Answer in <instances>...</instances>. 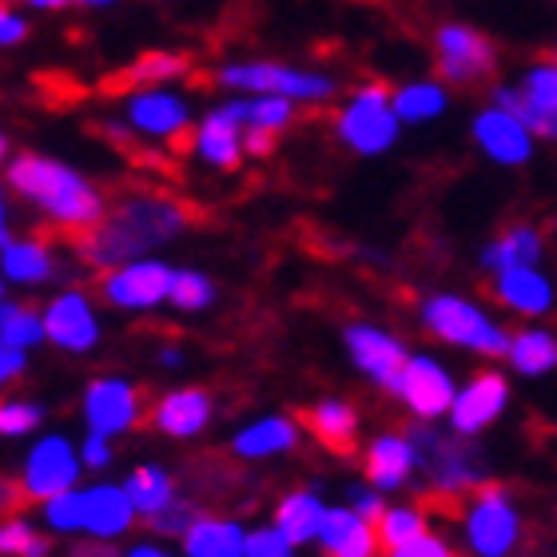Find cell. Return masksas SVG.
I'll list each match as a JSON object with an SVG mask.
<instances>
[{"instance_id":"8fae6325","label":"cell","mask_w":557,"mask_h":557,"mask_svg":"<svg viewBox=\"0 0 557 557\" xmlns=\"http://www.w3.org/2000/svg\"><path fill=\"white\" fill-rule=\"evenodd\" d=\"M84 474L88 470H84L81 458V442L69 438L64 430H40L21 458L16 486H21V498L28 506H40V502L57 498L64 490L81 486Z\"/></svg>"},{"instance_id":"db71d44e","label":"cell","mask_w":557,"mask_h":557,"mask_svg":"<svg viewBox=\"0 0 557 557\" xmlns=\"http://www.w3.org/2000/svg\"><path fill=\"white\" fill-rule=\"evenodd\" d=\"M21 502H24L21 486H16V482H9V478H0V513H12Z\"/></svg>"},{"instance_id":"e575fe53","label":"cell","mask_w":557,"mask_h":557,"mask_svg":"<svg viewBox=\"0 0 557 557\" xmlns=\"http://www.w3.org/2000/svg\"><path fill=\"white\" fill-rule=\"evenodd\" d=\"M191 76V60L184 52H172V48H151V52H139L128 69L120 72L124 88H148V84H175Z\"/></svg>"},{"instance_id":"d4e9b609","label":"cell","mask_w":557,"mask_h":557,"mask_svg":"<svg viewBox=\"0 0 557 557\" xmlns=\"http://www.w3.org/2000/svg\"><path fill=\"white\" fill-rule=\"evenodd\" d=\"M319 554L323 557H383V542H379V525L371 518H362L359 510H350L347 502L331 506L319 530Z\"/></svg>"},{"instance_id":"ac0fdd59","label":"cell","mask_w":557,"mask_h":557,"mask_svg":"<svg viewBox=\"0 0 557 557\" xmlns=\"http://www.w3.org/2000/svg\"><path fill=\"white\" fill-rule=\"evenodd\" d=\"M470 144L494 168H506V172H518L537 156V136L525 128V120L513 116L510 108L494 104V100H486L470 116Z\"/></svg>"},{"instance_id":"f907efd6","label":"cell","mask_w":557,"mask_h":557,"mask_svg":"<svg viewBox=\"0 0 557 557\" xmlns=\"http://www.w3.org/2000/svg\"><path fill=\"white\" fill-rule=\"evenodd\" d=\"M120 549L112 542H92V537H76V546L69 549V557H116Z\"/></svg>"},{"instance_id":"836d02e7","label":"cell","mask_w":557,"mask_h":557,"mask_svg":"<svg viewBox=\"0 0 557 557\" xmlns=\"http://www.w3.org/2000/svg\"><path fill=\"white\" fill-rule=\"evenodd\" d=\"M0 557H57V534L40 518L0 513Z\"/></svg>"},{"instance_id":"5bb4252c","label":"cell","mask_w":557,"mask_h":557,"mask_svg":"<svg viewBox=\"0 0 557 557\" xmlns=\"http://www.w3.org/2000/svg\"><path fill=\"white\" fill-rule=\"evenodd\" d=\"M45 311V343L60 355H92L104 343V319H100V299L84 287H60L52 299L40 307Z\"/></svg>"},{"instance_id":"4dcf8cb0","label":"cell","mask_w":557,"mask_h":557,"mask_svg":"<svg viewBox=\"0 0 557 557\" xmlns=\"http://www.w3.org/2000/svg\"><path fill=\"white\" fill-rule=\"evenodd\" d=\"M454 88L442 76H414L395 88V112L407 128H426L434 120H442L454 104Z\"/></svg>"},{"instance_id":"cb8c5ba5","label":"cell","mask_w":557,"mask_h":557,"mask_svg":"<svg viewBox=\"0 0 557 557\" xmlns=\"http://www.w3.org/2000/svg\"><path fill=\"white\" fill-rule=\"evenodd\" d=\"M0 275L9 278V287H48L64 275L57 247L48 235H12L9 244L0 247Z\"/></svg>"},{"instance_id":"484cf974","label":"cell","mask_w":557,"mask_h":557,"mask_svg":"<svg viewBox=\"0 0 557 557\" xmlns=\"http://www.w3.org/2000/svg\"><path fill=\"white\" fill-rule=\"evenodd\" d=\"M302 430H307L323 450L343 454V458H347V454L359 450L362 418H359V407H355L350 398L326 395V398H319V403L307 407V414H302Z\"/></svg>"},{"instance_id":"74e56055","label":"cell","mask_w":557,"mask_h":557,"mask_svg":"<svg viewBox=\"0 0 557 557\" xmlns=\"http://www.w3.org/2000/svg\"><path fill=\"white\" fill-rule=\"evenodd\" d=\"M220 299V287H215V278L208 271L199 268H175L172 275V295H168V307L175 314H203L215 307Z\"/></svg>"},{"instance_id":"52a82bcc","label":"cell","mask_w":557,"mask_h":557,"mask_svg":"<svg viewBox=\"0 0 557 557\" xmlns=\"http://www.w3.org/2000/svg\"><path fill=\"white\" fill-rule=\"evenodd\" d=\"M331 128H335V139L350 156L379 160V156L398 148L407 124H403L395 112V88L383 81H367L343 96V104L335 108V124H331Z\"/></svg>"},{"instance_id":"ba28073f","label":"cell","mask_w":557,"mask_h":557,"mask_svg":"<svg viewBox=\"0 0 557 557\" xmlns=\"http://www.w3.org/2000/svg\"><path fill=\"white\" fill-rule=\"evenodd\" d=\"M458 525H462V546L470 557H513L525 542L522 506L513 498V490L494 478H486L470 498H462Z\"/></svg>"},{"instance_id":"680465c9","label":"cell","mask_w":557,"mask_h":557,"mask_svg":"<svg viewBox=\"0 0 557 557\" xmlns=\"http://www.w3.org/2000/svg\"><path fill=\"white\" fill-rule=\"evenodd\" d=\"M4 299H9V278L0 275V302H4Z\"/></svg>"},{"instance_id":"603a6c76","label":"cell","mask_w":557,"mask_h":557,"mask_svg":"<svg viewBox=\"0 0 557 557\" xmlns=\"http://www.w3.org/2000/svg\"><path fill=\"white\" fill-rule=\"evenodd\" d=\"M302 442V418L295 414H259L244 426H235V434L227 438V450L239 462H275L287 454L299 450Z\"/></svg>"},{"instance_id":"8d00e7d4","label":"cell","mask_w":557,"mask_h":557,"mask_svg":"<svg viewBox=\"0 0 557 557\" xmlns=\"http://www.w3.org/2000/svg\"><path fill=\"white\" fill-rule=\"evenodd\" d=\"M490 100L502 108H510L513 116L525 120V128L534 132L537 144H557V112H549V108L534 104V100H525L522 88H518V81H494V88H490Z\"/></svg>"},{"instance_id":"816d5d0a","label":"cell","mask_w":557,"mask_h":557,"mask_svg":"<svg viewBox=\"0 0 557 557\" xmlns=\"http://www.w3.org/2000/svg\"><path fill=\"white\" fill-rule=\"evenodd\" d=\"M156 367H160V371H184V367H187V350L175 347V343H163V347L156 350Z\"/></svg>"},{"instance_id":"8992f818","label":"cell","mask_w":557,"mask_h":557,"mask_svg":"<svg viewBox=\"0 0 557 557\" xmlns=\"http://www.w3.org/2000/svg\"><path fill=\"white\" fill-rule=\"evenodd\" d=\"M410 438L418 446V478L426 482L430 498L462 502L490 478L474 438H462L454 430L450 434H438L434 422L410 426Z\"/></svg>"},{"instance_id":"9f6ffc18","label":"cell","mask_w":557,"mask_h":557,"mask_svg":"<svg viewBox=\"0 0 557 557\" xmlns=\"http://www.w3.org/2000/svg\"><path fill=\"white\" fill-rule=\"evenodd\" d=\"M12 160V139H9V132L0 128V168Z\"/></svg>"},{"instance_id":"f5cc1de1","label":"cell","mask_w":557,"mask_h":557,"mask_svg":"<svg viewBox=\"0 0 557 557\" xmlns=\"http://www.w3.org/2000/svg\"><path fill=\"white\" fill-rule=\"evenodd\" d=\"M12 239V191L9 184L0 180V247Z\"/></svg>"},{"instance_id":"ee69618b","label":"cell","mask_w":557,"mask_h":557,"mask_svg":"<svg viewBox=\"0 0 557 557\" xmlns=\"http://www.w3.org/2000/svg\"><path fill=\"white\" fill-rule=\"evenodd\" d=\"M383 557H462L458 554V546H454L450 537H442L434 525H430L426 534L410 537V542H403V546L386 549Z\"/></svg>"},{"instance_id":"c3c4849f","label":"cell","mask_w":557,"mask_h":557,"mask_svg":"<svg viewBox=\"0 0 557 557\" xmlns=\"http://www.w3.org/2000/svg\"><path fill=\"white\" fill-rule=\"evenodd\" d=\"M347 506L350 510H359L362 518L379 522V513L386 510V494L383 490H374L371 482H355V486L347 490Z\"/></svg>"},{"instance_id":"1f68e13d","label":"cell","mask_w":557,"mask_h":557,"mask_svg":"<svg viewBox=\"0 0 557 557\" xmlns=\"http://www.w3.org/2000/svg\"><path fill=\"white\" fill-rule=\"evenodd\" d=\"M227 112H232L244 132H271V136H283V132L295 128L299 120V104L287 100V96H263V92H227Z\"/></svg>"},{"instance_id":"f35d334b","label":"cell","mask_w":557,"mask_h":557,"mask_svg":"<svg viewBox=\"0 0 557 557\" xmlns=\"http://www.w3.org/2000/svg\"><path fill=\"white\" fill-rule=\"evenodd\" d=\"M374 525H379L383 549H395V546H403V542H410V537L426 534L430 513L422 510V506H414V502H386V510L379 513Z\"/></svg>"},{"instance_id":"bcb514c9","label":"cell","mask_w":557,"mask_h":557,"mask_svg":"<svg viewBox=\"0 0 557 557\" xmlns=\"http://www.w3.org/2000/svg\"><path fill=\"white\" fill-rule=\"evenodd\" d=\"M28 355H33V350H21L0 338V395H9L12 386L28 374Z\"/></svg>"},{"instance_id":"5b68a950","label":"cell","mask_w":557,"mask_h":557,"mask_svg":"<svg viewBox=\"0 0 557 557\" xmlns=\"http://www.w3.org/2000/svg\"><path fill=\"white\" fill-rule=\"evenodd\" d=\"M211 84L223 92H263L287 96L299 108H326L338 100V81L323 69H302L290 60H227L211 72Z\"/></svg>"},{"instance_id":"d590c367","label":"cell","mask_w":557,"mask_h":557,"mask_svg":"<svg viewBox=\"0 0 557 557\" xmlns=\"http://www.w3.org/2000/svg\"><path fill=\"white\" fill-rule=\"evenodd\" d=\"M0 338L21 350L48 347L45 343V311L28 299H4L0 302Z\"/></svg>"},{"instance_id":"7a4b0ae2","label":"cell","mask_w":557,"mask_h":557,"mask_svg":"<svg viewBox=\"0 0 557 557\" xmlns=\"http://www.w3.org/2000/svg\"><path fill=\"white\" fill-rule=\"evenodd\" d=\"M4 184L24 208L40 215L48 232H60L69 239L92 232L108 211L104 187L88 180L81 168H72L69 160H57L45 151H16L4 163Z\"/></svg>"},{"instance_id":"3957f363","label":"cell","mask_w":557,"mask_h":557,"mask_svg":"<svg viewBox=\"0 0 557 557\" xmlns=\"http://www.w3.org/2000/svg\"><path fill=\"white\" fill-rule=\"evenodd\" d=\"M36 518L48 525V534L57 537H92V542H128V534H136L139 513L132 506L124 482H81V486L64 490L57 498H48L36 506Z\"/></svg>"},{"instance_id":"7402d4cb","label":"cell","mask_w":557,"mask_h":557,"mask_svg":"<svg viewBox=\"0 0 557 557\" xmlns=\"http://www.w3.org/2000/svg\"><path fill=\"white\" fill-rule=\"evenodd\" d=\"M362 478L383 494H398L418 478V446L410 430H379L362 450Z\"/></svg>"},{"instance_id":"30bf717a","label":"cell","mask_w":557,"mask_h":557,"mask_svg":"<svg viewBox=\"0 0 557 557\" xmlns=\"http://www.w3.org/2000/svg\"><path fill=\"white\" fill-rule=\"evenodd\" d=\"M120 128L124 136H139L160 148H172V144L187 148V136L196 128V108L172 84L128 88V96L120 100Z\"/></svg>"},{"instance_id":"60d3db41","label":"cell","mask_w":557,"mask_h":557,"mask_svg":"<svg viewBox=\"0 0 557 557\" xmlns=\"http://www.w3.org/2000/svg\"><path fill=\"white\" fill-rule=\"evenodd\" d=\"M518 88H522L525 100H534V104L557 112V52L554 57L530 60L522 69V76H518Z\"/></svg>"},{"instance_id":"9a60e30c","label":"cell","mask_w":557,"mask_h":557,"mask_svg":"<svg viewBox=\"0 0 557 557\" xmlns=\"http://www.w3.org/2000/svg\"><path fill=\"white\" fill-rule=\"evenodd\" d=\"M343 350H347L350 367H355L371 386L386 391V395L395 391L398 374H403V367H407V359H410L407 338L395 335V331L383 323H371V319H350V323L343 326Z\"/></svg>"},{"instance_id":"44dd1931","label":"cell","mask_w":557,"mask_h":557,"mask_svg":"<svg viewBox=\"0 0 557 557\" xmlns=\"http://www.w3.org/2000/svg\"><path fill=\"white\" fill-rule=\"evenodd\" d=\"M215 418V395L208 386H172L163 391L148 410V426L168 442H191L211 426Z\"/></svg>"},{"instance_id":"94428289","label":"cell","mask_w":557,"mask_h":557,"mask_svg":"<svg viewBox=\"0 0 557 557\" xmlns=\"http://www.w3.org/2000/svg\"><path fill=\"white\" fill-rule=\"evenodd\" d=\"M9 4H16V0H9Z\"/></svg>"},{"instance_id":"681fc988","label":"cell","mask_w":557,"mask_h":557,"mask_svg":"<svg viewBox=\"0 0 557 557\" xmlns=\"http://www.w3.org/2000/svg\"><path fill=\"white\" fill-rule=\"evenodd\" d=\"M116 557H184L180 546H172L168 537H136V542H124Z\"/></svg>"},{"instance_id":"7c38bea8","label":"cell","mask_w":557,"mask_h":557,"mask_svg":"<svg viewBox=\"0 0 557 557\" xmlns=\"http://www.w3.org/2000/svg\"><path fill=\"white\" fill-rule=\"evenodd\" d=\"M172 275L175 268L163 256L128 259V263L100 271V278H96V299L120 314H151L160 311V307H168Z\"/></svg>"},{"instance_id":"6f0895ef","label":"cell","mask_w":557,"mask_h":557,"mask_svg":"<svg viewBox=\"0 0 557 557\" xmlns=\"http://www.w3.org/2000/svg\"><path fill=\"white\" fill-rule=\"evenodd\" d=\"M116 0H72V9H112Z\"/></svg>"},{"instance_id":"f546056e","label":"cell","mask_w":557,"mask_h":557,"mask_svg":"<svg viewBox=\"0 0 557 557\" xmlns=\"http://www.w3.org/2000/svg\"><path fill=\"white\" fill-rule=\"evenodd\" d=\"M506 367L518 379H546L557 371V331L546 323H525L510 331Z\"/></svg>"},{"instance_id":"ffe728a7","label":"cell","mask_w":557,"mask_h":557,"mask_svg":"<svg viewBox=\"0 0 557 557\" xmlns=\"http://www.w3.org/2000/svg\"><path fill=\"white\" fill-rule=\"evenodd\" d=\"M187 148L208 172L235 175L247 163V144H244V124L227 112V104H211L203 116L196 120V128L187 136Z\"/></svg>"},{"instance_id":"d6a6232c","label":"cell","mask_w":557,"mask_h":557,"mask_svg":"<svg viewBox=\"0 0 557 557\" xmlns=\"http://www.w3.org/2000/svg\"><path fill=\"white\" fill-rule=\"evenodd\" d=\"M124 490H128V498L144 525L180 498V482H175V474L163 462H136L124 474Z\"/></svg>"},{"instance_id":"91938a15","label":"cell","mask_w":557,"mask_h":557,"mask_svg":"<svg viewBox=\"0 0 557 557\" xmlns=\"http://www.w3.org/2000/svg\"><path fill=\"white\" fill-rule=\"evenodd\" d=\"M554 434H557V422H554Z\"/></svg>"},{"instance_id":"83f0119b","label":"cell","mask_w":557,"mask_h":557,"mask_svg":"<svg viewBox=\"0 0 557 557\" xmlns=\"http://www.w3.org/2000/svg\"><path fill=\"white\" fill-rule=\"evenodd\" d=\"M247 530L232 513H199L180 537V554L184 557H244L247 554Z\"/></svg>"},{"instance_id":"f6af8a7d","label":"cell","mask_w":557,"mask_h":557,"mask_svg":"<svg viewBox=\"0 0 557 557\" xmlns=\"http://www.w3.org/2000/svg\"><path fill=\"white\" fill-rule=\"evenodd\" d=\"M81 458H84V470H92V474H104V470H112V466H116V438H108V434H96V430H84Z\"/></svg>"},{"instance_id":"ab89813d","label":"cell","mask_w":557,"mask_h":557,"mask_svg":"<svg viewBox=\"0 0 557 557\" xmlns=\"http://www.w3.org/2000/svg\"><path fill=\"white\" fill-rule=\"evenodd\" d=\"M48 422V407L24 395H0V438H36Z\"/></svg>"},{"instance_id":"9c48e42d","label":"cell","mask_w":557,"mask_h":557,"mask_svg":"<svg viewBox=\"0 0 557 557\" xmlns=\"http://www.w3.org/2000/svg\"><path fill=\"white\" fill-rule=\"evenodd\" d=\"M430 52H434V72L450 88H482L494 84L502 69V52L490 40V33H482L470 21H442L430 33Z\"/></svg>"},{"instance_id":"277c9868","label":"cell","mask_w":557,"mask_h":557,"mask_svg":"<svg viewBox=\"0 0 557 557\" xmlns=\"http://www.w3.org/2000/svg\"><path fill=\"white\" fill-rule=\"evenodd\" d=\"M418 326L434 343L466 350L474 359H506L510 326L490 311L486 302L470 299L462 290H430L418 299Z\"/></svg>"},{"instance_id":"4316f807","label":"cell","mask_w":557,"mask_h":557,"mask_svg":"<svg viewBox=\"0 0 557 557\" xmlns=\"http://www.w3.org/2000/svg\"><path fill=\"white\" fill-rule=\"evenodd\" d=\"M546 259V232L530 220L506 223L482 251H478V268L494 275L506 268H522V263H542Z\"/></svg>"},{"instance_id":"b9f144b4","label":"cell","mask_w":557,"mask_h":557,"mask_svg":"<svg viewBox=\"0 0 557 557\" xmlns=\"http://www.w3.org/2000/svg\"><path fill=\"white\" fill-rule=\"evenodd\" d=\"M199 506L191 498H184V494H180V498L172 502V506H168V510L163 513H156V518H151L148 522V530L151 534H160V537H168V542H180V537L187 534V525L196 522L199 518Z\"/></svg>"},{"instance_id":"7dc6e473","label":"cell","mask_w":557,"mask_h":557,"mask_svg":"<svg viewBox=\"0 0 557 557\" xmlns=\"http://www.w3.org/2000/svg\"><path fill=\"white\" fill-rule=\"evenodd\" d=\"M28 36H33L28 16H21L9 0H0V48H21Z\"/></svg>"},{"instance_id":"6da1fadb","label":"cell","mask_w":557,"mask_h":557,"mask_svg":"<svg viewBox=\"0 0 557 557\" xmlns=\"http://www.w3.org/2000/svg\"><path fill=\"white\" fill-rule=\"evenodd\" d=\"M191 227V208L168 191H128L108 203L104 220L92 232L72 239L84 268L108 271L139 256H160Z\"/></svg>"},{"instance_id":"11a10c76","label":"cell","mask_w":557,"mask_h":557,"mask_svg":"<svg viewBox=\"0 0 557 557\" xmlns=\"http://www.w3.org/2000/svg\"><path fill=\"white\" fill-rule=\"evenodd\" d=\"M28 9H36V12H64V9H72V0H24Z\"/></svg>"},{"instance_id":"7bdbcfd3","label":"cell","mask_w":557,"mask_h":557,"mask_svg":"<svg viewBox=\"0 0 557 557\" xmlns=\"http://www.w3.org/2000/svg\"><path fill=\"white\" fill-rule=\"evenodd\" d=\"M244 557H299V546H295L275 522H263V525H251V530H247Z\"/></svg>"},{"instance_id":"e0dca14e","label":"cell","mask_w":557,"mask_h":557,"mask_svg":"<svg viewBox=\"0 0 557 557\" xmlns=\"http://www.w3.org/2000/svg\"><path fill=\"white\" fill-rule=\"evenodd\" d=\"M510 398H513L510 379L498 367H482L466 383H458V395L450 403L446 426L454 434H462V438H478V434H486L490 426H498L502 418H506Z\"/></svg>"},{"instance_id":"2e32d148","label":"cell","mask_w":557,"mask_h":557,"mask_svg":"<svg viewBox=\"0 0 557 557\" xmlns=\"http://www.w3.org/2000/svg\"><path fill=\"white\" fill-rule=\"evenodd\" d=\"M391 395L407 407V414L414 422H446L454 395H458V383H454V371L438 355L410 350L407 367H403Z\"/></svg>"},{"instance_id":"d6986e66","label":"cell","mask_w":557,"mask_h":557,"mask_svg":"<svg viewBox=\"0 0 557 557\" xmlns=\"http://www.w3.org/2000/svg\"><path fill=\"white\" fill-rule=\"evenodd\" d=\"M490 299L525 323H542L557 311V278L542 263H522L490 275Z\"/></svg>"},{"instance_id":"4fadbf2b","label":"cell","mask_w":557,"mask_h":557,"mask_svg":"<svg viewBox=\"0 0 557 557\" xmlns=\"http://www.w3.org/2000/svg\"><path fill=\"white\" fill-rule=\"evenodd\" d=\"M151 403L144 398V386L124 379V374H96L81 395V422L84 430L124 438L148 422Z\"/></svg>"},{"instance_id":"f1b7e54d","label":"cell","mask_w":557,"mask_h":557,"mask_svg":"<svg viewBox=\"0 0 557 557\" xmlns=\"http://www.w3.org/2000/svg\"><path fill=\"white\" fill-rule=\"evenodd\" d=\"M331 510V502L319 494L314 486H295L287 490L283 498L275 502L271 510V522L283 530V534L295 542V546H314L319 542V530H323V518Z\"/></svg>"}]
</instances>
